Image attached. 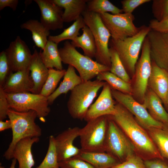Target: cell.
I'll use <instances>...</instances> for the list:
<instances>
[{"label": "cell", "instance_id": "cell-1", "mask_svg": "<svg viewBox=\"0 0 168 168\" xmlns=\"http://www.w3.org/2000/svg\"><path fill=\"white\" fill-rule=\"evenodd\" d=\"M116 112L109 116L132 141L139 150L153 157L162 159L155 144L149 134L125 107L117 103Z\"/></svg>", "mask_w": 168, "mask_h": 168}, {"label": "cell", "instance_id": "cell-2", "mask_svg": "<svg viewBox=\"0 0 168 168\" xmlns=\"http://www.w3.org/2000/svg\"><path fill=\"white\" fill-rule=\"evenodd\" d=\"M7 116L11 121L12 139L3 156L7 160L12 159V153L17 143L27 138H39L42 133V130L35 122L37 115L36 112L30 110L20 112L10 109Z\"/></svg>", "mask_w": 168, "mask_h": 168}, {"label": "cell", "instance_id": "cell-3", "mask_svg": "<svg viewBox=\"0 0 168 168\" xmlns=\"http://www.w3.org/2000/svg\"><path fill=\"white\" fill-rule=\"evenodd\" d=\"M106 83L97 79L83 82L71 91L67 106L72 118L81 120L84 119L98 91Z\"/></svg>", "mask_w": 168, "mask_h": 168}, {"label": "cell", "instance_id": "cell-4", "mask_svg": "<svg viewBox=\"0 0 168 168\" xmlns=\"http://www.w3.org/2000/svg\"><path fill=\"white\" fill-rule=\"evenodd\" d=\"M62 63L74 67L78 71L82 82L91 80L100 73L110 71V68L78 52L68 41L59 49Z\"/></svg>", "mask_w": 168, "mask_h": 168}, {"label": "cell", "instance_id": "cell-5", "mask_svg": "<svg viewBox=\"0 0 168 168\" xmlns=\"http://www.w3.org/2000/svg\"><path fill=\"white\" fill-rule=\"evenodd\" d=\"M151 30L149 26L143 25L134 36L122 40L111 39L109 45L117 52L128 74L134 76L135 66L143 43Z\"/></svg>", "mask_w": 168, "mask_h": 168}, {"label": "cell", "instance_id": "cell-6", "mask_svg": "<svg viewBox=\"0 0 168 168\" xmlns=\"http://www.w3.org/2000/svg\"><path fill=\"white\" fill-rule=\"evenodd\" d=\"M109 120L108 116H101L87 122L80 128L79 137L82 151L105 152Z\"/></svg>", "mask_w": 168, "mask_h": 168}, {"label": "cell", "instance_id": "cell-7", "mask_svg": "<svg viewBox=\"0 0 168 168\" xmlns=\"http://www.w3.org/2000/svg\"><path fill=\"white\" fill-rule=\"evenodd\" d=\"M85 24L91 30L95 40L96 52L95 58L99 63L110 68L109 40L111 35L99 15L86 10L82 14Z\"/></svg>", "mask_w": 168, "mask_h": 168}, {"label": "cell", "instance_id": "cell-8", "mask_svg": "<svg viewBox=\"0 0 168 168\" xmlns=\"http://www.w3.org/2000/svg\"><path fill=\"white\" fill-rule=\"evenodd\" d=\"M6 94L10 109L20 112L35 111L40 121L45 122L50 111L47 97L30 92Z\"/></svg>", "mask_w": 168, "mask_h": 168}, {"label": "cell", "instance_id": "cell-9", "mask_svg": "<svg viewBox=\"0 0 168 168\" xmlns=\"http://www.w3.org/2000/svg\"><path fill=\"white\" fill-rule=\"evenodd\" d=\"M152 68L150 45L146 37L142 45L141 56L135 66L134 81L132 87V94L138 102H143Z\"/></svg>", "mask_w": 168, "mask_h": 168}, {"label": "cell", "instance_id": "cell-10", "mask_svg": "<svg viewBox=\"0 0 168 168\" xmlns=\"http://www.w3.org/2000/svg\"><path fill=\"white\" fill-rule=\"evenodd\" d=\"M109 118L105 152L122 162L134 154V145L116 123Z\"/></svg>", "mask_w": 168, "mask_h": 168}, {"label": "cell", "instance_id": "cell-11", "mask_svg": "<svg viewBox=\"0 0 168 168\" xmlns=\"http://www.w3.org/2000/svg\"><path fill=\"white\" fill-rule=\"evenodd\" d=\"M104 24L109 31L111 39L122 40L132 36L139 31L140 27L133 23L135 19L132 13H109L99 14Z\"/></svg>", "mask_w": 168, "mask_h": 168}, {"label": "cell", "instance_id": "cell-12", "mask_svg": "<svg viewBox=\"0 0 168 168\" xmlns=\"http://www.w3.org/2000/svg\"><path fill=\"white\" fill-rule=\"evenodd\" d=\"M113 97L117 103L125 107L135 117L136 120L147 130L152 128H161L164 124L154 119L144 105L137 100L132 95L123 93L111 89Z\"/></svg>", "mask_w": 168, "mask_h": 168}, {"label": "cell", "instance_id": "cell-13", "mask_svg": "<svg viewBox=\"0 0 168 168\" xmlns=\"http://www.w3.org/2000/svg\"><path fill=\"white\" fill-rule=\"evenodd\" d=\"M5 51L13 72L29 69L32 54L19 36L11 42Z\"/></svg>", "mask_w": 168, "mask_h": 168}, {"label": "cell", "instance_id": "cell-14", "mask_svg": "<svg viewBox=\"0 0 168 168\" xmlns=\"http://www.w3.org/2000/svg\"><path fill=\"white\" fill-rule=\"evenodd\" d=\"M111 88L106 83L95 102L89 108L84 120L86 122L103 116H112L115 113L116 104Z\"/></svg>", "mask_w": 168, "mask_h": 168}, {"label": "cell", "instance_id": "cell-15", "mask_svg": "<svg viewBox=\"0 0 168 168\" xmlns=\"http://www.w3.org/2000/svg\"><path fill=\"white\" fill-rule=\"evenodd\" d=\"M80 129L77 127L69 128L55 137L58 162L77 156L81 152L73 144L79 137Z\"/></svg>", "mask_w": 168, "mask_h": 168}, {"label": "cell", "instance_id": "cell-16", "mask_svg": "<svg viewBox=\"0 0 168 168\" xmlns=\"http://www.w3.org/2000/svg\"><path fill=\"white\" fill-rule=\"evenodd\" d=\"M152 60L159 67L168 71V32L151 30L147 36Z\"/></svg>", "mask_w": 168, "mask_h": 168}, {"label": "cell", "instance_id": "cell-17", "mask_svg": "<svg viewBox=\"0 0 168 168\" xmlns=\"http://www.w3.org/2000/svg\"><path fill=\"white\" fill-rule=\"evenodd\" d=\"M40 12V22L48 30H55L63 28L62 8L52 0H34Z\"/></svg>", "mask_w": 168, "mask_h": 168}, {"label": "cell", "instance_id": "cell-18", "mask_svg": "<svg viewBox=\"0 0 168 168\" xmlns=\"http://www.w3.org/2000/svg\"><path fill=\"white\" fill-rule=\"evenodd\" d=\"M1 86L6 93L31 92L34 83L29 69L12 72Z\"/></svg>", "mask_w": 168, "mask_h": 168}, {"label": "cell", "instance_id": "cell-19", "mask_svg": "<svg viewBox=\"0 0 168 168\" xmlns=\"http://www.w3.org/2000/svg\"><path fill=\"white\" fill-rule=\"evenodd\" d=\"M152 63L148 86L166 104L168 93V71L159 67L152 60Z\"/></svg>", "mask_w": 168, "mask_h": 168}, {"label": "cell", "instance_id": "cell-20", "mask_svg": "<svg viewBox=\"0 0 168 168\" xmlns=\"http://www.w3.org/2000/svg\"><path fill=\"white\" fill-rule=\"evenodd\" d=\"M30 74L34 83L31 92L40 94L47 79L49 69L44 65L40 56L39 52L34 50L29 67Z\"/></svg>", "mask_w": 168, "mask_h": 168}, {"label": "cell", "instance_id": "cell-21", "mask_svg": "<svg viewBox=\"0 0 168 168\" xmlns=\"http://www.w3.org/2000/svg\"><path fill=\"white\" fill-rule=\"evenodd\" d=\"M39 138H27L19 142L13 150L12 157L18 161V168H32L35 162L31 148L33 145L39 141Z\"/></svg>", "mask_w": 168, "mask_h": 168}, {"label": "cell", "instance_id": "cell-22", "mask_svg": "<svg viewBox=\"0 0 168 168\" xmlns=\"http://www.w3.org/2000/svg\"><path fill=\"white\" fill-rule=\"evenodd\" d=\"M89 0H52L55 3L64 9L63 19L64 22L75 21L86 10Z\"/></svg>", "mask_w": 168, "mask_h": 168}, {"label": "cell", "instance_id": "cell-23", "mask_svg": "<svg viewBox=\"0 0 168 168\" xmlns=\"http://www.w3.org/2000/svg\"><path fill=\"white\" fill-rule=\"evenodd\" d=\"M91 164L95 168H112L121 162L105 152H89L82 151L77 156Z\"/></svg>", "mask_w": 168, "mask_h": 168}, {"label": "cell", "instance_id": "cell-24", "mask_svg": "<svg viewBox=\"0 0 168 168\" xmlns=\"http://www.w3.org/2000/svg\"><path fill=\"white\" fill-rule=\"evenodd\" d=\"M159 97L150 88L147 90L143 103L151 116L164 124H168V113Z\"/></svg>", "mask_w": 168, "mask_h": 168}, {"label": "cell", "instance_id": "cell-25", "mask_svg": "<svg viewBox=\"0 0 168 168\" xmlns=\"http://www.w3.org/2000/svg\"><path fill=\"white\" fill-rule=\"evenodd\" d=\"M83 82L79 76L76 73L75 68L68 65L62 81L54 91L47 97L49 105L53 104L56 99L63 94H66L77 85Z\"/></svg>", "mask_w": 168, "mask_h": 168}, {"label": "cell", "instance_id": "cell-26", "mask_svg": "<svg viewBox=\"0 0 168 168\" xmlns=\"http://www.w3.org/2000/svg\"><path fill=\"white\" fill-rule=\"evenodd\" d=\"M21 28L29 30L35 45L43 50L48 41L50 32L40 22L35 19H30L22 23Z\"/></svg>", "mask_w": 168, "mask_h": 168}, {"label": "cell", "instance_id": "cell-27", "mask_svg": "<svg viewBox=\"0 0 168 168\" xmlns=\"http://www.w3.org/2000/svg\"><path fill=\"white\" fill-rule=\"evenodd\" d=\"M58 45L53 41L48 40L43 51L39 52L43 62L48 69H63Z\"/></svg>", "mask_w": 168, "mask_h": 168}, {"label": "cell", "instance_id": "cell-28", "mask_svg": "<svg viewBox=\"0 0 168 168\" xmlns=\"http://www.w3.org/2000/svg\"><path fill=\"white\" fill-rule=\"evenodd\" d=\"M82 33L71 42L75 48H80L84 55L91 58L95 57L96 49L93 35L86 25L82 29Z\"/></svg>", "mask_w": 168, "mask_h": 168}, {"label": "cell", "instance_id": "cell-29", "mask_svg": "<svg viewBox=\"0 0 168 168\" xmlns=\"http://www.w3.org/2000/svg\"><path fill=\"white\" fill-rule=\"evenodd\" d=\"M148 134L163 158L168 159V124L148 129Z\"/></svg>", "mask_w": 168, "mask_h": 168}, {"label": "cell", "instance_id": "cell-30", "mask_svg": "<svg viewBox=\"0 0 168 168\" xmlns=\"http://www.w3.org/2000/svg\"><path fill=\"white\" fill-rule=\"evenodd\" d=\"M96 78L98 80L106 82L112 89L125 94H132V87L130 83L125 81L110 71L100 73Z\"/></svg>", "mask_w": 168, "mask_h": 168}, {"label": "cell", "instance_id": "cell-31", "mask_svg": "<svg viewBox=\"0 0 168 168\" xmlns=\"http://www.w3.org/2000/svg\"><path fill=\"white\" fill-rule=\"evenodd\" d=\"M86 25L82 15L68 28L64 29L60 34L56 35H49L48 40L58 44L60 42L67 40H74L79 35L80 29Z\"/></svg>", "mask_w": 168, "mask_h": 168}, {"label": "cell", "instance_id": "cell-32", "mask_svg": "<svg viewBox=\"0 0 168 168\" xmlns=\"http://www.w3.org/2000/svg\"><path fill=\"white\" fill-rule=\"evenodd\" d=\"M66 70L64 69L57 70L54 68L49 69L48 77L40 94L47 97L51 95L56 90L61 79L64 77Z\"/></svg>", "mask_w": 168, "mask_h": 168}, {"label": "cell", "instance_id": "cell-33", "mask_svg": "<svg viewBox=\"0 0 168 168\" xmlns=\"http://www.w3.org/2000/svg\"><path fill=\"white\" fill-rule=\"evenodd\" d=\"M86 10L98 14L109 12L115 14L123 12L122 9L118 8L108 0H89Z\"/></svg>", "mask_w": 168, "mask_h": 168}, {"label": "cell", "instance_id": "cell-34", "mask_svg": "<svg viewBox=\"0 0 168 168\" xmlns=\"http://www.w3.org/2000/svg\"><path fill=\"white\" fill-rule=\"evenodd\" d=\"M111 66L110 72L125 81L130 83L131 79L116 50L109 48Z\"/></svg>", "mask_w": 168, "mask_h": 168}, {"label": "cell", "instance_id": "cell-35", "mask_svg": "<svg viewBox=\"0 0 168 168\" xmlns=\"http://www.w3.org/2000/svg\"><path fill=\"white\" fill-rule=\"evenodd\" d=\"M48 150L45 156L40 165L36 168H59L55 138L49 136Z\"/></svg>", "mask_w": 168, "mask_h": 168}, {"label": "cell", "instance_id": "cell-36", "mask_svg": "<svg viewBox=\"0 0 168 168\" xmlns=\"http://www.w3.org/2000/svg\"><path fill=\"white\" fill-rule=\"evenodd\" d=\"M152 12L155 19L160 21L168 17V0H154Z\"/></svg>", "mask_w": 168, "mask_h": 168}, {"label": "cell", "instance_id": "cell-37", "mask_svg": "<svg viewBox=\"0 0 168 168\" xmlns=\"http://www.w3.org/2000/svg\"><path fill=\"white\" fill-rule=\"evenodd\" d=\"M12 72L5 51H2L0 53V86L3 85Z\"/></svg>", "mask_w": 168, "mask_h": 168}, {"label": "cell", "instance_id": "cell-38", "mask_svg": "<svg viewBox=\"0 0 168 168\" xmlns=\"http://www.w3.org/2000/svg\"><path fill=\"white\" fill-rule=\"evenodd\" d=\"M112 168H146L144 161L139 156L133 154Z\"/></svg>", "mask_w": 168, "mask_h": 168}, {"label": "cell", "instance_id": "cell-39", "mask_svg": "<svg viewBox=\"0 0 168 168\" xmlns=\"http://www.w3.org/2000/svg\"><path fill=\"white\" fill-rule=\"evenodd\" d=\"M58 164L59 168H95L88 162L76 156L59 162Z\"/></svg>", "mask_w": 168, "mask_h": 168}, {"label": "cell", "instance_id": "cell-40", "mask_svg": "<svg viewBox=\"0 0 168 168\" xmlns=\"http://www.w3.org/2000/svg\"><path fill=\"white\" fill-rule=\"evenodd\" d=\"M151 1L150 0H123L121 2L122 9L124 13H132L137 7Z\"/></svg>", "mask_w": 168, "mask_h": 168}, {"label": "cell", "instance_id": "cell-41", "mask_svg": "<svg viewBox=\"0 0 168 168\" xmlns=\"http://www.w3.org/2000/svg\"><path fill=\"white\" fill-rule=\"evenodd\" d=\"M6 93L0 86V120H3L7 116V112L10 109Z\"/></svg>", "mask_w": 168, "mask_h": 168}, {"label": "cell", "instance_id": "cell-42", "mask_svg": "<svg viewBox=\"0 0 168 168\" xmlns=\"http://www.w3.org/2000/svg\"><path fill=\"white\" fill-rule=\"evenodd\" d=\"M148 26L152 30L156 31L161 33L168 32V17L160 21L152 19L150 21Z\"/></svg>", "mask_w": 168, "mask_h": 168}, {"label": "cell", "instance_id": "cell-43", "mask_svg": "<svg viewBox=\"0 0 168 168\" xmlns=\"http://www.w3.org/2000/svg\"><path fill=\"white\" fill-rule=\"evenodd\" d=\"M144 161L146 168H168V165L160 160H146Z\"/></svg>", "mask_w": 168, "mask_h": 168}, {"label": "cell", "instance_id": "cell-44", "mask_svg": "<svg viewBox=\"0 0 168 168\" xmlns=\"http://www.w3.org/2000/svg\"><path fill=\"white\" fill-rule=\"evenodd\" d=\"M18 3V0H0V11L8 7L15 11L16 9Z\"/></svg>", "mask_w": 168, "mask_h": 168}, {"label": "cell", "instance_id": "cell-45", "mask_svg": "<svg viewBox=\"0 0 168 168\" xmlns=\"http://www.w3.org/2000/svg\"><path fill=\"white\" fill-rule=\"evenodd\" d=\"M12 124L10 119L6 120H0V131L2 132L6 129H11Z\"/></svg>", "mask_w": 168, "mask_h": 168}, {"label": "cell", "instance_id": "cell-46", "mask_svg": "<svg viewBox=\"0 0 168 168\" xmlns=\"http://www.w3.org/2000/svg\"><path fill=\"white\" fill-rule=\"evenodd\" d=\"M10 168H15L16 163L17 160L15 158H13Z\"/></svg>", "mask_w": 168, "mask_h": 168}, {"label": "cell", "instance_id": "cell-47", "mask_svg": "<svg viewBox=\"0 0 168 168\" xmlns=\"http://www.w3.org/2000/svg\"><path fill=\"white\" fill-rule=\"evenodd\" d=\"M166 105L168 106V95H167V98H166Z\"/></svg>", "mask_w": 168, "mask_h": 168}, {"label": "cell", "instance_id": "cell-48", "mask_svg": "<svg viewBox=\"0 0 168 168\" xmlns=\"http://www.w3.org/2000/svg\"><path fill=\"white\" fill-rule=\"evenodd\" d=\"M0 168H5L4 167L2 166H0Z\"/></svg>", "mask_w": 168, "mask_h": 168}]
</instances>
